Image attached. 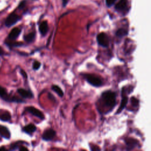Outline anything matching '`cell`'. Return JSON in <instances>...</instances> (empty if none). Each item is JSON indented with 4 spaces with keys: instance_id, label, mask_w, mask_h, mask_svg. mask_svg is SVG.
Listing matches in <instances>:
<instances>
[{
    "instance_id": "1",
    "label": "cell",
    "mask_w": 151,
    "mask_h": 151,
    "mask_svg": "<svg viewBox=\"0 0 151 151\" xmlns=\"http://www.w3.org/2000/svg\"><path fill=\"white\" fill-rule=\"evenodd\" d=\"M100 106L106 109V112H110L116 105V94L115 92L107 90L102 93L99 99Z\"/></svg>"
},
{
    "instance_id": "2",
    "label": "cell",
    "mask_w": 151,
    "mask_h": 151,
    "mask_svg": "<svg viewBox=\"0 0 151 151\" xmlns=\"http://www.w3.org/2000/svg\"><path fill=\"white\" fill-rule=\"evenodd\" d=\"M0 97L5 101H8V102H16V103H23L25 102L23 100L21 99L20 98L15 96H12L9 94H8L5 88L4 87L0 86Z\"/></svg>"
},
{
    "instance_id": "3",
    "label": "cell",
    "mask_w": 151,
    "mask_h": 151,
    "mask_svg": "<svg viewBox=\"0 0 151 151\" xmlns=\"http://www.w3.org/2000/svg\"><path fill=\"white\" fill-rule=\"evenodd\" d=\"M84 77L86 81L93 86L100 87V86H101L103 84L102 80L99 77L94 75L90 74H84Z\"/></svg>"
},
{
    "instance_id": "4",
    "label": "cell",
    "mask_w": 151,
    "mask_h": 151,
    "mask_svg": "<svg viewBox=\"0 0 151 151\" xmlns=\"http://www.w3.org/2000/svg\"><path fill=\"white\" fill-rule=\"evenodd\" d=\"M21 19V17L16 14L15 12H12L10 14L8 17L5 19V24L6 27H10L14 24H15L17 22H18Z\"/></svg>"
},
{
    "instance_id": "5",
    "label": "cell",
    "mask_w": 151,
    "mask_h": 151,
    "mask_svg": "<svg viewBox=\"0 0 151 151\" xmlns=\"http://www.w3.org/2000/svg\"><path fill=\"white\" fill-rule=\"evenodd\" d=\"M97 41L100 46L107 48L109 45V40L107 35L104 32H101L97 35Z\"/></svg>"
},
{
    "instance_id": "6",
    "label": "cell",
    "mask_w": 151,
    "mask_h": 151,
    "mask_svg": "<svg viewBox=\"0 0 151 151\" xmlns=\"http://www.w3.org/2000/svg\"><path fill=\"white\" fill-rule=\"evenodd\" d=\"M25 110L33 116L40 119L41 120L44 119V115L43 113H42L40 110L37 109V108L33 106H28L25 107Z\"/></svg>"
},
{
    "instance_id": "7",
    "label": "cell",
    "mask_w": 151,
    "mask_h": 151,
    "mask_svg": "<svg viewBox=\"0 0 151 151\" xmlns=\"http://www.w3.org/2000/svg\"><path fill=\"white\" fill-rule=\"evenodd\" d=\"M56 135V132L52 129H48L44 131L42 135V140L45 141H50L54 138Z\"/></svg>"
},
{
    "instance_id": "8",
    "label": "cell",
    "mask_w": 151,
    "mask_h": 151,
    "mask_svg": "<svg viewBox=\"0 0 151 151\" xmlns=\"http://www.w3.org/2000/svg\"><path fill=\"white\" fill-rule=\"evenodd\" d=\"M125 143L127 150H132L134 149L139 143L138 140L133 138H127L125 139Z\"/></svg>"
},
{
    "instance_id": "9",
    "label": "cell",
    "mask_w": 151,
    "mask_h": 151,
    "mask_svg": "<svg viewBox=\"0 0 151 151\" xmlns=\"http://www.w3.org/2000/svg\"><path fill=\"white\" fill-rule=\"evenodd\" d=\"M17 91L24 99H32L34 97L33 93L29 90H27L24 88H18Z\"/></svg>"
},
{
    "instance_id": "10",
    "label": "cell",
    "mask_w": 151,
    "mask_h": 151,
    "mask_svg": "<svg viewBox=\"0 0 151 151\" xmlns=\"http://www.w3.org/2000/svg\"><path fill=\"white\" fill-rule=\"evenodd\" d=\"M127 7V0H120L115 5V9L119 12H123Z\"/></svg>"
},
{
    "instance_id": "11",
    "label": "cell",
    "mask_w": 151,
    "mask_h": 151,
    "mask_svg": "<svg viewBox=\"0 0 151 151\" xmlns=\"http://www.w3.org/2000/svg\"><path fill=\"white\" fill-rule=\"evenodd\" d=\"M21 32V29L19 28H13L8 35V38L10 40H15L19 35Z\"/></svg>"
},
{
    "instance_id": "12",
    "label": "cell",
    "mask_w": 151,
    "mask_h": 151,
    "mask_svg": "<svg viewBox=\"0 0 151 151\" xmlns=\"http://www.w3.org/2000/svg\"><path fill=\"white\" fill-rule=\"evenodd\" d=\"M0 135L5 139H9L11 137V133L8 129L4 126L0 125Z\"/></svg>"
},
{
    "instance_id": "13",
    "label": "cell",
    "mask_w": 151,
    "mask_h": 151,
    "mask_svg": "<svg viewBox=\"0 0 151 151\" xmlns=\"http://www.w3.org/2000/svg\"><path fill=\"white\" fill-rule=\"evenodd\" d=\"M48 31V25L46 21H42L39 25V31L42 35H45Z\"/></svg>"
},
{
    "instance_id": "14",
    "label": "cell",
    "mask_w": 151,
    "mask_h": 151,
    "mask_svg": "<svg viewBox=\"0 0 151 151\" xmlns=\"http://www.w3.org/2000/svg\"><path fill=\"white\" fill-rule=\"evenodd\" d=\"M127 101H128V97H126V96H123L122 97V101H121V103H120V105L118 109V110H117L116 114H119L124 108L127 105Z\"/></svg>"
},
{
    "instance_id": "15",
    "label": "cell",
    "mask_w": 151,
    "mask_h": 151,
    "mask_svg": "<svg viewBox=\"0 0 151 151\" xmlns=\"http://www.w3.org/2000/svg\"><path fill=\"white\" fill-rule=\"evenodd\" d=\"M37 128L35 127V126H34L32 124H29L25 126L24 127L22 130L28 134H31L32 133H34L35 130H36Z\"/></svg>"
},
{
    "instance_id": "16",
    "label": "cell",
    "mask_w": 151,
    "mask_h": 151,
    "mask_svg": "<svg viewBox=\"0 0 151 151\" xmlns=\"http://www.w3.org/2000/svg\"><path fill=\"white\" fill-rule=\"evenodd\" d=\"M35 32H31L24 36V40L28 43H31L32 41H34L35 40Z\"/></svg>"
},
{
    "instance_id": "17",
    "label": "cell",
    "mask_w": 151,
    "mask_h": 151,
    "mask_svg": "<svg viewBox=\"0 0 151 151\" xmlns=\"http://www.w3.org/2000/svg\"><path fill=\"white\" fill-rule=\"evenodd\" d=\"M11 119V116L10 113L8 111H3L2 112L0 113V120L4 121V122H7L10 120Z\"/></svg>"
},
{
    "instance_id": "18",
    "label": "cell",
    "mask_w": 151,
    "mask_h": 151,
    "mask_svg": "<svg viewBox=\"0 0 151 151\" xmlns=\"http://www.w3.org/2000/svg\"><path fill=\"white\" fill-rule=\"evenodd\" d=\"M128 34V31L124 28H119L118 29L116 32V35L118 38H122L124 36H126Z\"/></svg>"
},
{
    "instance_id": "19",
    "label": "cell",
    "mask_w": 151,
    "mask_h": 151,
    "mask_svg": "<svg viewBox=\"0 0 151 151\" xmlns=\"http://www.w3.org/2000/svg\"><path fill=\"white\" fill-rule=\"evenodd\" d=\"M51 89L54 91L55 92L59 97H62L63 96H64V92L62 90V89L59 87L57 85H52V87H51Z\"/></svg>"
},
{
    "instance_id": "20",
    "label": "cell",
    "mask_w": 151,
    "mask_h": 151,
    "mask_svg": "<svg viewBox=\"0 0 151 151\" xmlns=\"http://www.w3.org/2000/svg\"><path fill=\"white\" fill-rule=\"evenodd\" d=\"M5 44L10 47H15L23 45V43L21 42H5Z\"/></svg>"
},
{
    "instance_id": "21",
    "label": "cell",
    "mask_w": 151,
    "mask_h": 151,
    "mask_svg": "<svg viewBox=\"0 0 151 151\" xmlns=\"http://www.w3.org/2000/svg\"><path fill=\"white\" fill-rule=\"evenodd\" d=\"M41 67V63L38 61H35L34 62L33 64H32V68L34 70H38Z\"/></svg>"
},
{
    "instance_id": "22",
    "label": "cell",
    "mask_w": 151,
    "mask_h": 151,
    "mask_svg": "<svg viewBox=\"0 0 151 151\" xmlns=\"http://www.w3.org/2000/svg\"><path fill=\"white\" fill-rule=\"evenodd\" d=\"M131 103L132 104L134 107H137L139 105V100L134 97L131 98Z\"/></svg>"
},
{
    "instance_id": "23",
    "label": "cell",
    "mask_w": 151,
    "mask_h": 151,
    "mask_svg": "<svg viewBox=\"0 0 151 151\" xmlns=\"http://www.w3.org/2000/svg\"><path fill=\"white\" fill-rule=\"evenodd\" d=\"M116 1V0H106V4L108 7H110L115 3Z\"/></svg>"
},
{
    "instance_id": "24",
    "label": "cell",
    "mask_w": 151,
    "mask_h": 151,
    "mask_svg": "<svg viewBox=\"0 0 151 151\" xmlns=\"http://www.w3.org/2000/svg\"><path fill=\"white\" fill-rule=\"evenodd\" d=\"M25 5H26V1L24 0L22 2H21L19 5H18V8L19 9H22V8H24L25 7Z\"/></svg>"
},
{
    "instance_id": "25",
    "label": "cell",
    "mask_w": 151,
    "mask_h": 151,
    "mask_svg": "<svg viewBox=\"0 0 151 151\" xmlns=\"http://www.w3.org/2000/svg\"><path fill=\"white\" fill-rule=\"evenodd\" d=\"M48 99H51V100H53L54 101H55V99L54 96L52 94H51L50 93H48Z\"/></svg>"
},
{
    "instance_id": "26",
    "label": "cell",
    "mask_w": 151,
    "mask_h": 151,
    "mask_svg": "<svg viewBox=\"0 0 151 151\" xmlns=\"http://www.w3.org/2000/svg\"><path fill=\"white\" fill-rule=\"evenodd\" d=\"M20 73H21V75H22L24 78H27V73H25V71L24 70H21Z\"/></svg>"
},
{
    "instance_id": "27",
    "label": "cell",
    "mask_w": 151,
    "mask_h": 151,
    "mask_svg": "<svg viewBox=\"0 0 151 151\" xmlns=\"http://www.w3.org/2000/svg\"><path fill=\"white\" fill-rule=\"evenodd\" d=\"M68 2V0H62V5L63 7H65Z\"/></svg>"
},
{
    "instance_id": "28",
    "label": "cell",
    "mask_w": 151,
    "mask_h": 151,
    "mask_svg": "<svg viewBox=\"0 0 151 151\" xmlns=\"http://www.w3.org/2000/svg\"><path fill=\"white\" fill-rule=\"evenodd\" d=\"M5 54V51L4 50V49L1 47H0V55L1 56V55H4Z\"/></svg>"
},
{
    "instance_id": "29",
    "label": "cell",
    "mask_w": 151,
    "mask_h": 151,
    "mask_svg": "<svg viewBox=\"0 0 151 151\" xmlns=\"http://www.w3.org/2000/svg\"><path fill=\"white\" fill-rule=\"evenodd\" d=\"M28 149L26 148V147H24V146H21L20 148H19V150H27Z\"/></svg>"
},
{
    "instance_id": "30",
    "label": "cell",
    "mask_w": 151,
    "mask_h": 151,
    "mask_svg": "<svg viewBox=\"0 0 151 151\" xmlns=\"http://www.w3.org/2000/svg\"><path fill=\"white\" fill-rule=\"evenodd\" d=\"M6 149L4 147H0V150H6Z\"/></svg>"
}]
</instances>
